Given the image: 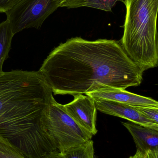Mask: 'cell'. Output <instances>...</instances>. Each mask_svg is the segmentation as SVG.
Listing matches in <instances>:
<instances>
[{
    "mask_svg": "<svg viewBox=\"0 0 158 158\" xmlns=\"http://www.w3.org/2000/svg\"><path fill=\"white\" fill-rule=\"evenodd\" d=\"M38 71L54 94L74 97L105 85L122 89L139 86L143 74L117 41L80 37L55 48Z\"/></svg>",
    "mask_w": 158,
    "mask_h": 158,
    "instance_id": "obj_1",
    "label": "cell"
},
{
    "mask_svg": "<svg viewBox=\"0 0 158 158\" xmlns=\"http://www.w3.org/2000/svg\"><path fill=\"white\" fill-rule=\"evenodd\" d=\"M53 94L39 71L12 70L0 76V135L27 158L58 151L43 130Z\"/></svg>",
    "mask_w": 158,
    "mask_h": 158,
    "instance_id": "obj_2",
    "label": "cell"
},
{
    "mask_svg": "<svg viewBox=\"0 0 158 158\" xmlns=\"http://www.w3.org/2000/svg\"><path fill=\"white\" fill-rule=\"evenodd\" d=\"M122 49L143 71L158 65V0H126Z\"/></svg>",
    "mask_w": 158,
    "mask_h": 158,
    "instance_id": "obj_3",
    "label": "cell"
},
{
    "mask_svg": "<svg viewBox=\"0 0 158 158\" xmlns=\"http://www.w3.org/2000/svg\"><path fill=\"white\" fill-rule=\"evenodd\" d=\"M43 130L59 152L92 140L93 137L68 115L64 105L54 98L50 104Z\"/></svg>",
    "mask_w": 158,
    "mask_h": 158,
    "instance_id": "obj_4",
    "label": "cell"
},
{
    "mask_svg": "<svg viewBox=\"0 0 158 158\" xmlns=\"http://www.w3.org/2000/svg\"><path fill=\"white\" fill-rule=\"evenodd\" d=\"M63 0H20L5 12L14 35L25 29H39Z\"/></svg>",
    "mask_w": 158,
    "mask_h": 158,
    "instance_id": "obj_5",
    "label": "cell"
},
{
    "mask_svg": "<svg viewBox=\"0 0 158 158\" xmlns=\"http://www.w3.org/2000/svg\"><path fill=\"white\" fill-rule=\"evenodd\" d=\"M64 106L67 113L81 127L93 136L96 134L97 110L92 98L86 95H78Z\"/></svg>",
    "mask_w": 158,
    "mask_h": 158,
    "instance_id": "obj_6",
    "label": "cell"
},
{
    "mask_svg": "<svg viewBox=\"0 0 158 158\" xmlns=\"http://www.w3.org/2000/svg\"><path fill=\"white\" fill-rule=\"evenodd\" d=\"M85 94L94 99L114 101L133 107L146 106L158 108V102L156 100L151 98L130 93L125 89L104 86Z\"/></svg>",
    "mask_w": 158,
    "mask_h": 158,
    "instance_id": "obj_7",
    "label": "cell"
},
{
    "mask_svg": "<svg viewBox=\"0 0 158 158\" xmlns=\"http://www.w3.org/2000/svg\"><path fill=\"white\" fill-rule=\"evenodd\" d=\"M94 100L96 110L102 113L122 118L130 122L158 131V124L144 117L135 107L103 99Z\"/></svg>",
    "mask_w": 158,
    "mask_h": 158,
    "instance_id": "obj_8",
    "label": "cell"
},
{
    "mask_svg": "<svg viewBox=\"0 0 158 158\" xmlns=\"http://www.w3.org/2000/svg\"><path fill=\"white\" fill-rule=\"evenodd\" d=\"M122 123L131 135L137 150L143 154L149 150H158V131L130 122Z\"/></svg>",
    "mask_w": 158,
    "mask_h": 158,
    "instance_id": "obj_9",
    "label": "cell"
},
{
    "mask_svg": "<svg viewBox=\"0 0 158 158\" xmlns=\"http://www.w3.org/2000/svg\"><path fill=\"white\" fill-rule=\"evenodd\" d=\"M118 2H122L125 4L126 0H63L59 7L68 8L89 7L110 12Z\"/></svg>",
    "mask_w": 158,
    "mask_h": 158,
    "instance_id": "obj_10",
    "label": "cell"
},
{
    "mask_svg": "<svg viewBox=\"0 0 158 158\" xmlns=\"http://www.w3.org/2000/svg\"><path fill=\"white\" fill-rule=\"evenodd\" d=\"M14 36L7 20L0 23V76L4 72L2 70L3 64L8 58Z\"/></svg>",
    "mask_w": 158,
    "mask_h": 158,
    "instance_id": "obj_11",
    "label": "cell"
},
{
    "mask_svg": "<svg viewBox=\"0 0 158 158\" xmlns=\"http://www.w3.org/2000/svg\"><path fill=\"white\" fill-rule=\"evenodd\" d=\"M60 153L61 158H94L93 142L89 140Z\"/></svg>",
    "mask_w": 158,
    "mask_h": 158,
    "instance_id": "obj_12",
    "label": "cell"
},
{
    "mask_svg": "<svg viewBox=\"0 0 158 158\" xmlns=\"http://www.w3.org/2000/svg\"><path fill=\"white\" fill-rule=\"evenodd\" d=\"M0 158H28L6 138L0 135Z\"/></svg>",
    "mask_w": 158,
    "mask_h": 158,
    "instance_id": "obj_13",
    "label": "cell"
},
{
    "mask_svg": "<svg viewBox=\"0 0 158 158\" xmlns=\"http://www.w3.org/2000/svg\"><path fill=\"white\" fill-rule=\"evenodd\" d=\"M135 107L137 111H139L144 117L158 124V108L146 106Z\"/></svg>",
    "mask_w": 158,
    "mask_h": 158,
    "instance_id": "obj_14",
    "label": "cell"
},
{
    "mask_svg": "<svg viewBox=\"0 0 158 158\" xmlns=\"http://www.w3.org/2000/svg\"><path fill=\"white\" fill-rule=\"evenodd\" d=\"M20 0H0V13H5Z\"/></svg>",
    "mask_w": 158,
    "mask_h": 158,
    "instance_id": "obj_15",
    "label": "cell"
},
{
    "mask_svg": "<svg viewBox=\"0 0 158 158\" xmlns=\"http://www.w3.org/2000/svg\"><path fill=\"white\" fill-rule=\"evenodd\" d=\"M41 158H61V154L58 151H53L47 153Z\"/></svg>",
    "mask_w": 158,
    "mask_h": 158,
    "instance_id": "obj_16",
    "label": "cell"
},
{
    "mask_svg": "<svg viewBox=\"0 0 158 158\" xmlns=\"http://www.w3.org/2000/svg\"><path fill=\"white\" fill-rule=\"evenodd\" d=\"M143 158H158V150H149L146 152Z\"/></svg>",
    "mask_w": 158,
    "mask_h": 158,
    "instance_id": "obj_17",
    "label": "cell"
},
{
    "mask_svg": "<svg viewBox=\"0 0 158 158\" xmlns=\"http://www.w3.org/2000/svg\"><path fill=\"white\" fill-rule=\"evenodd\" d=\"M144 154L137 150L136 154L133 156H131L129 158H143Z\"/></svg>",
    "mask_w": 158,
    "mask_h": 158,
    "instance_id": "obj_18",
    "label": "cell"
},
{
    "mask_svg": "<svg viewBox=\"0 0 158 158\" xmlns=\"http://www.w3.org/2000/svg\"><path fill=\"white\" fill-rule=\"evenodd\" d=\"M94 158H97L96 156L95 155Z\"/></svg>",
    "mask_w": 158,
    "mask_h": 158,
    "instance_id": "obj_19",
    "label": "cell"
},
{
    "mask_svg": "<svg viewBox=\"0 0 158 158\" xmlns=\"http://www.w3.org/2000/svg\"></svg>",
    "mask_w": 158,
    "mask_h": 158,
    "instance_id": "obj_20",
    "label": "cell"
}]
</instances>
